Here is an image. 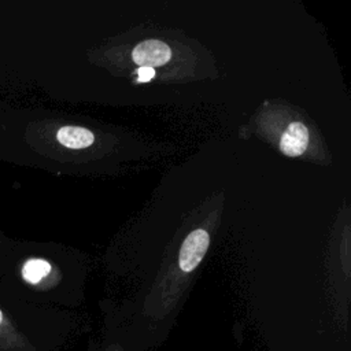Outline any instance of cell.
Listing matches in <instances>:
<instances>
[{
	"instance_id": "obj_1",
	"label": "cell",
	"mask_w": 351,
	"mask_h": 351,
	"mask_svg": "<svg viewBox=\"0 0 351 351\" xmlns=\"http://www.w3.org/2000/svg\"><path fill=\"white\" fill-rule=\"evenodd\" d=\"M208 244L210 236L204 229L192 230L184 240L180 250L178 265L181 270L186 273L195 270L197 265L202 262L204 254L207 252Z\"/></svg>"
},
{
	"instance_id": "obj_2",
	"label": "cell",
	"mask_w": 351,
	"mask_h": 351,
	"mask_svg": "<svg viewBox=\"0 0 351 351\" xmlns=\"http://www.w3.org/2000/svg\"><path fill=\"white\" fill-rule=\"evenodd\" d=\"M171 51L167 44L159 40H145L137 44L132 52L134 63L141 67H156L163 66L169 62Z\"/></svg>"
},
{
	"instance_id": "obj_3",
	"label": "cell",
	"mask_w": 351,
	"mask_h": 351,
	"mask_svg": "<svg viewBox=\"0 0 351 351\" xmlns=\"http://www.w3.org/2000/svg\"><path fill=\"white\" fill-rule=\"evenodd\" d=\"M308 144V130L302 122H292L282 133L280 148L287 156L302 155Z\"/></svg>"
},
{
	"instance_id": "obj_4",
	"label": "cell",
	"mask_w": 351,
	"mask_h": 351,
	"mask_svg": "<svg viewBox=\"0 0 351 351\" xmlns=\"http://www.w3.org/2000/svg\"><path fill=\"white\" fill-rule=\"evenodd\" d=\"M58 141L73 149H81L89 147L95 141V136L90 130L80 126H63L56 133Z\"/></svg>"
},
{
	"instance_id": "obj_5",
	"label": "cell",
	"mask_w": 351,
	"mask_h": 351,
	"mask_svg": "<svg viewBox=\"0 0 351 351\" xmlns=\"http://www.w3.org/2000/svg\"><path fill=\"white\" fill-rule=\"evenodd\" d=\"M51 271V265L44 259H29L22 266V277L30 284L40 282Z\"/></svg>"
},
{
	"instance_id": "obj_6",
	"label": "cell",
	"mask_w": 351,
	"mask_h": 351,
	"mask_svg": "<svg viewBox=\"0 0 351 351\" xmlns=\"http://www.w3.org/2000/svg\"><path fill=\"white\" fill-rule=\"evenodd\" d=\"M138 81H148L155 75V70L152 67H140L137 70Z\"/></svg>"
},
{
	"instance_id": "obj_7",
	"label": "cell",
	"mask_w": 351,
	"mask_h": 351,
	"mask_svg": "<svg viewBox=\"0 0 351 351\" xmlns=\"http://www.w3.org/2000/svg\"><path fill=\"white\" fill-rule=\"evenodd\" d=\"M3 322V313H1V310H0V324Z\"/></svg>"
}]
</instances>
